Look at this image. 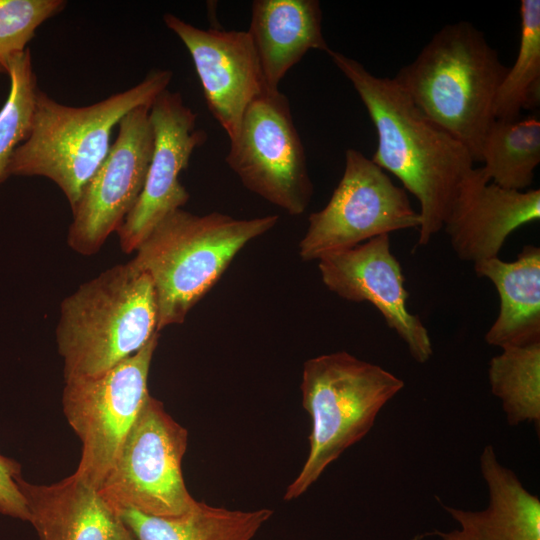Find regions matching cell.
Segmentation results:
<instances>
[{"mask_svg": "<svg viewBox=\"0 0 540 540\" xmlns=\"http://www.w3.org/2000/svg\"><path fill=\"white\" fill-rule=\"evenodd\" d=\"M327 54L350 81L373 122L377 148L371 160L418 199V245H427L443 229L462 182L474 168L471 155L425 117L394 78L375 76L341 52L330 49Z\"/></svg>", "mask_w": 540, "mask_h": 540, "instance_id": "1", "label": "cell"}, {"mask_svg": "<svg viewBox=\"0 0 540 540\" xmlns=\"http://www.w3.org/2000/svg\"><path fill=\"white\" fill-rule=\"evenodd\" d=\"M507 70L484 34L462 20L436 32L393 78L425 117L479 162Z\"/></svg>", "mask_w": 540, "mask_h": 540, "instance_id": "2", "label": "cell"}, {"mask_svg": "<svg viewBox=\"0 0 540 540\" xmlns=\"http://www.w3.org/2000/svg\"><path fill=\"white\" fill-rule=\"evenodd\" d=\"M278 219L277 215L236 219L220 212L196 215L182 208L165 216L130 261L152 280L158 332L183 323L236 254L271 230Z\"/></svg>", "mask_w": 540, "mask_h": 540, "instance_id": "3", "label": "cell"}, {"mask_svg": "<svg viewBox=\"0 0 540 540\" xmlns=\"http://www.w3.org/2000/svg\"><path fill=\"white\" fill-rule=\"evenodd\" d=\"M172 77L170 70L153 69L130 89L83 107L63 105L39 90L30 134L15 150L9 176L46 177L73 208L107 156L115 125L134 108L151 105Z\"/></svg>", "mask_w": 540, "mask_h": 540, "instance_id": "4", "label": "cell"}, {"mask_svg": "<svg viewBox=\"0 0 540 540\" xmlns=\"http://www.w3.org/2000/svg\"><path fill=\"white\" fill-rule=\"evenodd\" d=\"M151 278L130 261L82 284L60 306L56 340L65 380L100 375L159 333Z\"/></svg>", "mask_w": 540, "mask_h": 540, "instance_id": "5", "label": "cell"}, {"mask_svg": "<svg viewBox=\"0 0 540 540\" xmlns=\"http://www.w3.org/2000/svg\"><path fill=\"white\" fill-rule=\"evenodd\" d=\"M404 387V381L379 365L345 351L304 363L302 406L311 418L309 452L284 499L303 495L325 469L373 427L380 410Z\"/></svg>", "mask_w": 540, "mask_h": 540, "instance_id": "6", "label": "cell"}, {"mask_svg": "<svg viewBox=\"0 0 540 540\" xmlns=\"http://www.w3.org/2000/svg\"><path fill=\"white\" fill-rule=\"evenodd\" d=\"M188 431L149 395L122 443L102 485L114 509L130 508L156 517H176L196 504L182 473Z\"/></svg>", "mask_w": 540, "mask_h": 540, "instance_id": "7", "label": "cell"}, {"mask_svg": "<svg viewBox=\"0 0 540 540\" xmlns=\"http://www.w3.org/2000/svg\"><path fill=\"white\" fill-rule=\"evenodd\" d=\"M159 333L134 355L93 377L65 380L64 416L81 442L74 472L99 489L149 397L148 375Z\"/></svg>", "mask_w": 540, "mask_h": 540, "instance_id": "8", "label": "cell"}, {"mask_svg": "<svg viewBox=\"0 0 540 540\" xmlns=\"http://www.w3.org/2000/svg\"><path fill=\"white\" fill-rule=\"evenodd\" d=\"M308 221L299 243L304 261L318 260L394 231L419 229L421 224L407 191L354 148L345 152L344 172L330 200Z\"/></svg>", "mask_w": 540, "mask_h": 540, "instance_id": "9", "label": "cell"}, {"mask_svg": "<svg viewBox=\"0 0 540 540\" xmlns=\"http://www.w3.org/2000/svg\"><path fill=\"white\" fill-rule=\"evenodd\" d=\"M226 163L242 184L290 215L308 207L313 184L288 98L265 90L247 107Z\"/></svg>", "mask_w": 540, "mask_h": 540, "instance_id": "10", "label": "cell"}, {"mask_svg": "<svg viewBox=\"0 0 540 540\" xmlns=\"http://www.w3.org/2000/svg\"><path fill=\"white\" fill-rule=\"evenodd\" d=\"M149 109L150 105L138 106L120 120L116 140L71 208L67 242L82 255L99 251L143 190L154 149Z\"/></svg>", "mask_w": 540, "mask_h": 540, "instance_id": "11", "label": "cell"}, {"mask_svg": "<svg viewBox=\"0 0 540 540\" xmlns=\"http://www.w3.org/2000/svg\"><path fill=\"white\" fill-rule=\"evenodd\" d=\"M154 149L143 190L117 233L125 253L135 251L169 213L181 209L189 193L180 183L194 150L207 141L197 127V114L179 92L165 89L150 105Z\"/></svg>", "mask_w": 540, "mask_h": 540, "instance_id": "12", "label": "cell"}, {"mask_svg": "<svg viewBox=\"0 0 540 540\" xmlns=\"http://www.w3.org/2000/svg\"><path fill=\"white\" fill-rule=\"evenodd\" d=\"M318 267L330 291L347 301L371 303L416 362L423 364L431 358L429 333L419 316L408 309L409 293L388 234L324 255L318 259Z\"/></svg>", "mask_w": 540, "mask_h": 540, "instance_id": "13", "label": "cell"}, {"mask_svg": "<svg viewBox=\"0 0 540 540\" xmlns=\"http://www.w3.org/2000/svg\"><path fill=\"white\" fill-rule=\"evenodd\" d=\"M163 21L189 51L207 107L232 140L249 104L267 90L250 35L201 29L171 13Z\"/></svg>", "mask_w": 540, "mask_h": 540, "instance_id": "14", "label": "cell"}, {"mask_svg": "<svg viewBox=\"0 0 540 540\" xmlns=\"http://www.w3.org/2000/svg\"><path fill=\"white\" fill-rule=\"evenodd\" d=\"M539 218V189L502 188L480 167L473 168L462 182L443 229L457 257L475 264L498 257L513 231Z\"/></svg>", "mask_w": 540, "mask_h": 540, "instance_id": "15", "label": "cell"}, {"mask_svg": "<svg viewBox=\"0 0 540 540\" xmlns=\"http://www.w3.org/2000/svg\"><path fill=\"white\" fill-rule=\"evenodd\" d=\"M17 484L39 540H137L99 494L74 473L50 485Z\"/></svg>", "mask_w": 540, "mask_h": 540, "instance_id": "16", "label": "cell"}, {"mask_svg": "<svg viewBox=\"0 0 540 540\" xmlns=\"http://www.w3.org/2000/svg\"><path fill=\"white\" fill-rule=\"evenodd\" d=\"M480 469L489 492L482 511H467L439 503L461 526L448 533L435 530L443 540H540V500L528 492L516 474L503 466L491 445L480 455Z\"/></svg>", "mask_w": 540, "mask_h": 540, "instance_id": "17", "label": "cell"}, {"mask_svg": "<svg viewBox=\"0 0 540 540\" xmlns=\"http://www.w3.org/2000/svg\"><path fill=\"white\" fill-rule=\"evenodd\" d=\"M247 32L268 91H278L280 81L309 50L331 49L322 33L317 0H255Z\"/></svg>", "mask_w": 540, "mask_h": 540, "instance_id": "18", "label": "cell"}, {"mask_svg": "<svg viewBox=\"0 0 540 540\" xmlns=\"http://www.w3.org/2000/svg\"><path fill=\"white\" fill-rule=\"evenodd\" d=\"M473 265L500 297L498 316L485 341L501 349L540 342V248L525 245L512 262L495 257Z\"/></svg>", "mask_w": 540, "mask_h": 540, "instance_id": "19", "label": "cell"}, {"mask_svg": "<svg viewBox=\"0 0 540 540\" xmlns=\"http://www.w3.org/2000/svg\"><path fill=\"white\" fill-rule=\"evenodd\" d=\"M137 540H252L273 510H230L197 501L187 513L156 517L130 508L117 510Z\"/></svg>", "mask_w": 540, "mask_h": 540, "instance_id": "20", "label": "cell"}, {"mask_svg": "<svg viewBox=\"0 0 540 540\" xmlns=\"http://www.w3.org/2000/svg\"><path fill=\"white\" fill-rule=\"evenodd\" d=\"M480 162L486 177L496 185L528 190L540 163L539 119H495L483 139Z\"/></svg>", "mask_w": 540, "mask_h": 540, "instance_id": "21", "label": "cell"}, {"mask_svg": "<svg viewBox=\"0 0 540 540\" xmlns=\"http://www.w3.org/2000/svg\"><path fill=\"white\" fill-rule=\"evenodd\" d=\"M492 393L500 399L509 425L540 423V342L508 347L488 367Z\"/></svg>", "mask_w": 540, "mask_h": 540, "instance_id": "22", "label": "cell"}, {"mask_svg": "<svg viewBox=\"0 0 540 540\" xmlns=\"http://www.w3.org/2000/svg\"><path fill=\"white\" fill-rule=\"evenodd\" d=\"M519 14V49L495 96L496 120H516L540 103V1L521 0Z\"/></svg>", "mask_w": 540, "mask_h": 540, "instance_id": "23", "label": "cell"}, {"mask_svg": "<svg viewBox=\"0 0 540 540\" xmlns=\"http://www.w3.org/2000/svg\"><path fill=\"white\" fill-rule=\"evenodd\" d=\"M7 74L10 90L0 109V184L9 177L8 168L15 150L30 134L40 90L29 48L10 59Z\"/></svg>", "mask_w": 540, "mask_h": 540, "instance_id": "24", "label": "cell"}, {"mask_svg": "<svg viewBox=\"0 0 540 540\" xmlns=\"http://www.w3.org/2000/svg\"><path fill=\"white\" fill-rule=\"evenodd\" d=\"M66 5L64 0H0V65L6 72L10 59L28 48L37 28Z\"/></svg>", "mask_w": 540, "mask_h": 540, "instance_id": "25", "label": "cell"}, {"mask_svg": "<svg viewBox=\"0 0 540 540\" xmlns=\"http://www.w3.org/2000/svg\"><path fill=\"white\" fill-rule=\"evenodd\" d=\"M20 476V463L0 453V513L28 521L29 512L17 484V478Z\"/></svg>", "mask_w": 540, "mask_h": 540, "instance_id": "26", "label": "cell"}, {"mask_svg": "<svg viewBox=\"0 0 540 540\" xmlns=\"http://www.w3.org/2000/svg\"><path fill=\"white\" fill-rule=\"evenodd\" d=\"M1 73H6L7 74L6 70L0 65V74Z\"/></svg>", "mask_w": 540, "mask_h": 540, "instance_id": "27", "label": "cell"}]
</instances>
